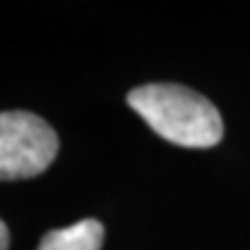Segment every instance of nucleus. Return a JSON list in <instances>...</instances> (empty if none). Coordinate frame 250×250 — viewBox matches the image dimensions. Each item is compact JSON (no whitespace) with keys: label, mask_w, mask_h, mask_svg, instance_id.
I'll return each instance as SVG.
<instances>
[{"label":"nucleus","mask_w":250,"mask_h":250,"mask_svg":"<svg viewBox=\"0 0 250 250\" xmlns=\"http://www.w3.org/2000/svg\"><path fill=\"white\" fill-rule=\"evenodd\" d=\"M127 104L155 134L186 148H211L225 125L211 100L179 83H146L127 93Z\"/></svg>","instance_id":"obj_1"},{"label":"nucleus","mask_w":250,"mask_h":250,"mask_svg":"<svg viewBox=\"0 0 250 250\" xmlns=\"http://www.w3.org/2000/svg\"><path fill=\"white\" fill-rule=\"evenodd\" d=\"M58 153V134L30 111L0 114V181L33 179L49 169Z\"/></svg>","instance_id":"obj_2"},{"label":"nucleus","mask_w":250,"mask_h":250,"mask_svg":"<svg viewBox=\"0 0 250 250\" xmlns=\"http://www.w3.org/2000/svg\"><path fill=\"white\" fill-rule=\"evenodd\" d=\"M102 241H104L102 223L95 218H86L77 225L46 232L37 250H100Z\"/></svg>","instance_id":"obj_3"},{"label":"nucleus","mask_w":250,"mask_h":250,"mask_svg":"<svg viewBox=\"0 0 250 250\" xmlns=\"http://www.w3.org/2000/svg\"><path fill=\"white\" fill-rule=\"evenodd\" d=\"M9 248V229L7 225L0 220V250H7Z\"/></svg>","instance_id":"obj_4"}]
</instances>
